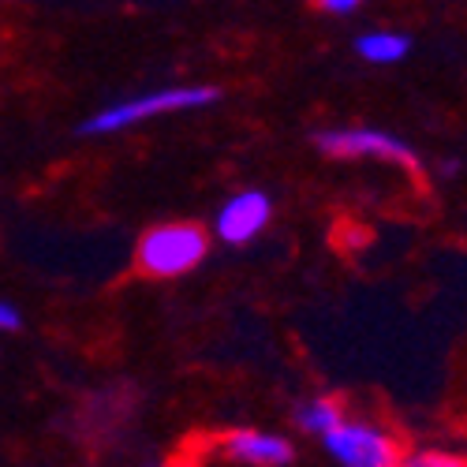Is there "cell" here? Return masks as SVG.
I'll list each match as a JSON object with an SVG mask.
<instances>
[{
  "label": "cell",
  "mask_w": 467,
  "mask_h": 467,
  "mask_svg": "<svg viewBox=\"0 0 467 467\" xmlns=\"http://www.w3.org/2000/svg\"><path fill=\"white\" fill-rule=\"evenodd\" d=\"M221 98L217 87H161V90H146L139 98L116 101L79 124V135L98 139V135H116L128 131L135 124H146L153 116H169V112H187V109H206Z\"/></svg>",
  "instance_id": "obj_1"
},
{
  "label": "cell",
  "mask_w": 467,
  "mask_h": 467,
  "mask_svg": "<svg viewBox=\"0 0 467 467\" xmlns=\"http://www.w3.org/2000/svg\"><path fill=\"white\" fill-rule=\"evenodd\" d=\"M206 254H210V236L199 224L169 221L142 232L135 262L146 277H183L191 269H199Z\"/></svg>",
  "instance_id": "obj_2"
},
{
  "label": "cell",
  "mask_w": 467,
  "mask_h": 467,
  "mask_svg": "<svg viewBox=\"0 0 467 467\" xmlns=\"http://www.w3.org/2000/svg\"><path fill=\"white\" fill-rule=\"evenodd\" d=\"M310 139H315V146L326 158H363V161H385V165L408 169L411 176L422 172L415 146L381 128H322Z\"/></svg>",
  "instance_id": "obj_3"
},
{
  "label": "cell",
  "mask_w": 467,
  "mask_h": 467,
  "mask_svg": "<svg viewBox=\"0 0 467 467\" xmlns=\"http://www.w3.org/2000/svg\"><path fill=\"white\" fill-rule=\"evenodd\" d=\"M322 449L344 467H397V463H404L400 441L393 434H385L374 422H356L348 415L333 431L322 434Z\"/></svg>",
  "instance_id": "obj_4"
},
{
  "label": "cell",
  "mask_w": 467,
  "mask_h": 467,
  "mask_svg": "<svg viewBox=\"0 0 467 467\" xmlns=\"http://www.w3.org/2000/svg\"><path fill=\"white\" fill-rule=\"evenodd\" d=\"M269 217H274V199L265 191L251 187V191H236L232 199H224V206L213 217V232L217 240L228 247H247L251 240H258Z\"/></svg>",
  "instance_id": "obj_5"
},
{
  "label": "cell",
  "mask_w": 467,
  "mask_h": 467,
  "mask_svg": "<svg viewBox=\"0 0 467 467\" xmlns=\"http://www.w3.org/2000/svg\"><path fill=\"white\" fill-rule=\"evenodd\" d=\"M217 449L224 460L247 463V467H285L296 460V449L288 438L265 434V431H228Z\"/></svg>",
  "instance_id": "obj_6"
},
{
  "label": "cell",
  "mask_w": 467,
  "mask_h": 467,
  "mask_svg": "<svg viewBox=\"0 0 467 467\" xmlns=\"http://www.w3.org/2000/svg\"><path fill=\"white\" fill-rule=\"evenodd\" d=\"M356 53L370 64H400L411 53V37L400 30H370L356 37Z\"/></svg>",
  "instance_id": "obj_7"
},
{
  "label": "cell",
  "mask_w": 467,
  "mask_h": 467,
  "mask_svg": "<svg viewBox=\"0 0 467 467\" xmlns=\"http://www.w3.org/2000/svg\"><path fill=\"white\" fill-rule=\"evenodd\" d=\"M340 419H344V404L337 397H310V400H303L296 408V426L306 431V434H318V438L326 431H333Z\"/></svg>",
  "instance_id": "obj_8"
},
{
  "label": "cell",
  "mask_w": 467,
  "mask_h": 467,
  "mask_svg": "<svg viewBox=\"0 0 467 467\" xmlns=\"http://www.w3.org/2000/svg\"><path fill=\"white\" fill-rule=\"evenodd\" d=\"M404 463H411V467H467V456L426 449V452H411V456H404Z\"/></svg>",
  "instance_id": "obj_9"
},
{
  "label": "cell",
  "mask_w": 467,
  "mask_h": 467,
  "mask_svg": "<svg viewBox=\"0 0 467 467\" xmlns=\"http://www.w3.org/2000/svg\"><path fill=\"white\" fill-rule=\"evenodd\" d=\"M19 326H23V315L8 299H0V333H16Z\"/></svg>",
  "instance_id": "obj_10"
},
{
  "label": "cell",
  "mask_w": 467,
  "mask_h": 467,
  "mask_svg": "<svg viewBox=\"0 0 467 467\" xmlns=\"http://www.w3.org/2000/svg\"><path fill=\"white\" fill-rule=\"evenodd\" d=\"M315 5L322 8V12H329V16H352L363 0H315Z\"/></svg>",
  "instance_id": "obj_11"
},
{
  "label": "cell",
  "mask_w": 467,
  "mask_h": 467,
  "mask_svg": "<svg viewBox=\"0 0 467 467\" xmlns=\"http://www.w3.org/2000/svg\"><path fill=\"white\" fill-rule=\"evenodd\" d=\"M452 172H460V161H445L441 165V176H452Z\"/></svg>",
  "instance_id": "obj_12"
}]
</instances>
